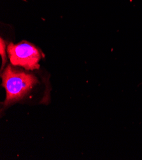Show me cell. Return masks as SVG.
<instances>
[{
    "instance_id": "6da1fadb",
    "label": "cell",
    "mask_w": 142,
    "mask_h": 160,
    "mask_svg": "<svg viewBox=\"0 0 142 160\" xmlns=\"http://www.w3.org/2000/svg\"><path fill=\"white\" fill-rule=\"evenodd\" d=\"M2 79L7 92L5 105L22 98L38 82L33 75L18 71L10 65L3 72Z\"/></svg>"
},
{
    "instance_id": "7a4b0ae2",
    "label": "cell",
    "mask_w": 142,
    "mask_h": 160,
    "mask_svg": "<svg viewBox=\"0 0 142 160\" xmlns=\"http://www.w3.org/2000/svg\"><path fill=\"white\" fill-rule=\"evenodd\" d=\"M9 59L13 66H19L27 70L40 68V52L33 45L26 41L18 44L10 43L7 47Z\"/></svg>"
},
{
    "instance_id": "3957f363",
    "label": "cell",
    "mask_w": 142,
    "mask_h": 160,
    "mask_svg": "<svg viewBox=\"0 0 142 160\" xmlns=\"http://www.w3.org/2000/svg\"><path fill=\"white\" fill-rule=\"evenodd\" d=\"M0 53H1V56L2 57L3 60V65L2 67H3L4 65L6 62V51H5V41L1 38L0 39Z\"/></svg>"
}]
</instances>
